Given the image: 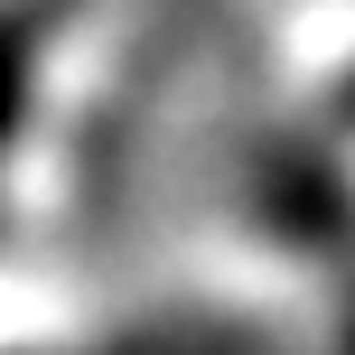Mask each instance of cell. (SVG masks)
<instances>
[{"label": "cell", "mask_w": 355, "mask_h": 355, "mask_svg": "<svg viewBox=\"0 0 355 355\" xmlns=\"http://www.w3.org/2000/svg\"><path fill=\"white\" fill-rule=\"evenodd\" d=\"M252 215H262L281 243H318V252L355 243V196L337 187V168L309 141H271L262 159H252Z\"/></svg>", "instance_id": "obj_1"}, {"label": "cell", "mask_w": 355, "mask_h": 355, "mask_svg": "<svg viewBox=\"0 0 355 355\" xmlns=\"http://www.w3.org/2000/svg\"><path fill=\"white\" fill-rule=\"evenodd\" d=\"M19 103H28V19H0V150L19 131Z\"/></svg>", "instance_id": "obj_2"}, {"label": "cell", "mask_w": 355, "mask_h": 355, "mask_svg": "<svg viewBox=\"0 0 355 355\" xmlns=\"http://www.w3.org/2000/svg\"><path fill=\"white\" fill-rule=\"evenodd\" d=\"M346 122H355V75H346Z\"/></svg>", "instance_id": "obj_3"}]
</instances>
